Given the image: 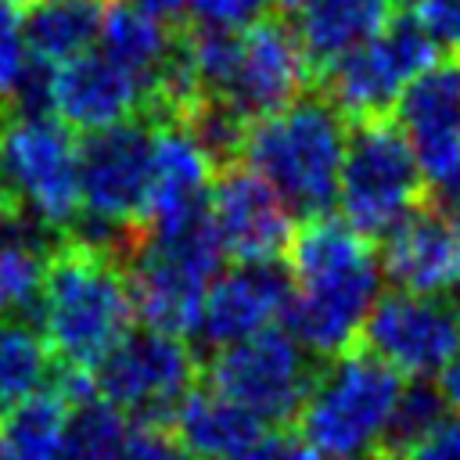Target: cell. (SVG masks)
Listing matches in <instances>:
<instances>
[{
  "label": "cell",
  "mask_w": 460,
  "mask_h": 460,
  "mask_svg": "<svg viewBox=\"0 0 460 460\" xmlns=\"http://www.w3.org/2000/svg\"><path fill=\"white\" fill-rule=\"evenodd\" d=\"M291 298V273L273 262H237L219 270L201 298L194 338L205 349L241 341L262 327H273Z\"/></svg>",
  "instance_id": "cell-16"
},
{
  "label": "cell",
  "mask_w": 460,
  "mask_h": 460,
  "mask_svg": "<svg viewBox=\"0 0 460 460\" xmlns=\"http://www.w3.org/2000/svg\"><path fill=\"white\" fill-rule=\"evenodd\" d=\"M402 460H460V413L446 417L428 438H420Z\"/></svg>",
  "instance_id": "cell-33"
},
{
  "label": "cell",
  "mask_w": 460,
  "mask_h": 460,
  "mask_svg": "<svg viewBox=\"0 0 460 460\" xmlns=\"http://www.w3.org/2000/svg\"><path fill=\"white\" fill-rule=\"evenodd\" d=\"M313 86V65L298 43L295 25L284 14H266L237 29L230 68L219 90L208 97L241 122L262 119Z\"/></svg>",
  "instance_id": "cell-11"
},
{
  "label": "cell",
  "mask_w": 460,
  "mask_h": 460,
  "mask_svg": "<svg viewBox=\"0 0 460 460\" xmlns=\"http://www.w3.org/2000/svg\"><path fill=\"white\" fill-rule=\"evenodd\" d=\"M137 309L126 270L115 255L61 237L40 291V331L58 363L93 370L126 331Z\"/></svg>",
  "instance_id": "cell-3"
},
{
  "label": "cell",
  "mask_w": 460,
  "mask_h": 460,
  "mask_svg": "<svg viewBox=\"0 0 460 460\" xmlns=\"http://www.w3.org/2000/svg\"><path fill=\"white\" fill-rule=\"evenodd\" d=\"M438 50L442 47L410 11H395L377 36L327 61L313 86L345 115V122L385 119L392 115L402 86L442 58Z\"/></svg>",
  "instance_id": "cell-7"
},
{
  "label": "cell",
  "mask_w": 460,
  "mask_h": 460,
  "mask_svg": "<svg viewBox=\"0 0 460 460\" xmlns=\"http://www.w3.org/2000/svg\"><path fill=\"white\" fill-rule=\"evenodd\" d=\"M201 359L183 334L155 327L126 331L122 341L93 367V385L133 424H169L194 392Z\"/></svg>",
  "instance_id": "cell-8"
},
{
  "label": "cell",
  "mask_w": 460,
  "mask_h": 460,
  "mask_svg": "<svg viewBox=\"0 0 460 460\" xmlns=\"http://www.w3.org/2000/svg\"><path fill=\"white\" fill-rule=\"evenodd\" d=\"M392 14H395L392 0H302V7L288 22L295 25L316 79V72L327 61L377 36Z\"/></svg>",
  "instance_id": "cell-23"
},
{
  "label": "cell",
  "mask_w": 460,
  "mask_h": 460,
  "mask_svg": "<svg viewBox=\"0 0 460 460\" xmlns=\"http://www.w3.org/2000/svg\"><path fill=\"white\" fill-rule=\"evenodd\" d=\"M198 25L212 29H244L266 14H273V0H190L187 11Z\"/></svg>",
  "instance_id": "cell-31"
},
{
  "label": "cell",
  "mask_w": 460,
  "mask_h": 460,
  "mask_svg": "<svg viewBox=\"0 0 460 460\" xmlns=\"http://www.w3.org/2000/svg\"><path fill=\"white\" fill-rule=\"evenodd\" d=\"M155 122L140 111L79 137V212L137 226L144 223Z\"/></svg>",
  "instance_id": "cell-12"
},
{
  "label": "cell",
  "mask_w": 460,
  "mask_h": 460,
  "mask_svg": "<svg viewBox=\"0 0 460 460\" xmlns=\"http://www.w3.org/2000/svg\"><path fill=\"white\" fill-rule=\"evenodd\" d=\"M11 208H18V198H14L11 183H7V172H4V158H0V212H11Z\"/></svg>",
  "instance_id": "cell-38"
},
{
  "label": "cell",
  "mask_w": 460,
  "mask_h": 460,
  "mask_svg": "<svg viewBox=\"0 0 460 460\" xmlns=\"http://www.w3.org/2000/svg\"><path fill=\"white\" fill-rule=\"evenodd\" d=\"M406 381L359 341L316 363L291 428L320 456H370Z\"/></svg>",
  "instance_id": "cell-5"
},
{
  "label": "cell",
  "mask_w": 460,
  "mask_h": 460,
  "mask_svg": "<svg viewBox=\"0 0 460 460\" xmlns=\"http://www.w3.org/2000/svg\"><path fill=\"white\" fill-rule=\"evenodd\" d=\"M223 259L226 252L208 208L169 226H140L122 270L144 327L183 338L194 334L201 298L223 270Z\"/></svg>",
  "instance_id": "cell-4"
},
{
  "label": "cell",
  "mask_w": 460,
  "mask_h": 460,
  "mask_svg": "<svg viewBox=\"0 0 460 460\" xmlns=\"http://www.w3.org/2000/svg\"><path fill=\"white\" fill-rule=\"evenodd\" d=\"M392 119L402 129L424 183L453 172L460 165V58H435L417 72L402 86Z\"/></svg>",
  "instance_id": "cell-15"
},
{
  "label": "cell",
  "mask_w": 460,
  "mask_h": 460,
  "mask_svg": "<svg viewBox=\"0 0 460 460\" xmlns=\"http://www.w3.org/2000/svg\"><path fill=\"white\" fill-rule=\"evenodd\" d=\"M291 298L284 331L320 359L359 345L363 320L381 295V262L370 237L341 216H309L288 241Z\"/></svg>",
  "instance_id": "cell-1"
},
{
  "label": "cell",
  "mask_w": 460,
  "mask_h": 460,
  "mask_svg": "<svg viewBox=\"0 0 460 460\" xmlns=\"http://www.w3.org/2000/svg\"><path fill=\"white\" fill-rule=\"evenodd\" d=\"M29 61V47H25V25H22V4L14 0H0V104L11 93L14 79L22 75Z\"/></svg>",
  "instance_id": "cell-29"
},
{
  "label": "cell",
  "mask_w": 460,
  "mask_h": 460,
  "mask_svg": "<svg viewBox=\"0 0 460 460\" xmlns=\"http://www.w3.org/2000/svg\"><path fill=\"white\" fill-rule=\"evenodd\" d=\"M438 392H442L446 406L460 413V352H456V356L438 370Z\"/></svg>",
  "instance_id": "cell-37"
},
{
  "label": "cell",
  "mask_w": 460,
  "mask_h": 460,
  "mask_svg": "<svg viewBox=\"0 0 460 460\" xmlns=\"http://www.w3.org/2000/svg\"><path fill=\"white\" fill-rule=\"evenodd\" d=\"M424 201H428L431 208H438L449 223L460 226V165H456L453 172H446V176L424 183Z\"/></svg>",
  "instance_id": "cell-35"
},
{
  "label": "cell",
  "mask_w": 460,
  "mask_h": 460,
  "mask_svg": "<svg viewBox=\"0 0 460 460\" xmlns=\"http://www.w3.org/2000/svg\"><path fill=\"white\" fill-rule=\"evenodd\" d=\"M381 273L410 295H449L460 288V226L420 201L385 237Z\"/></svg>",
  "instance_id": "cell-17"
},
{
  "label": "cell",
  "mask_w": 460,
  "mask_h": 460,
  "mask_svg": "<svg viewBox=\"0 0 460 460\" xmlns=\"http://www.w3.org/2000/svg\"><path fill=\"white\" fill-rule=\"evenodd\" d=\"M61 234L43 226L22 205L0 212V320L18 316L40 323V291L47 262Z\"/></svg>",
  "instance_id": "cell-20"
},
{
  "label": "cell",
  "mask_w": 460,
  "mask_h": 460,
  "mask_svg": "<svg viewBox=\"0 0 460 460\" xmlns=\"http://www.w3.org/2000/svg\"><path fill=\"white\" fill-rule=\"evenodd\" d=\"M0 158L25 212L65 234L79 216V137L58 115H0Z\"/></svg>",
  "instance_id": "cell-9"
},
{
  "label": "cell",
  "mask_w": 460,
  "mask_h": 460,
  "mask_svg": "<svg viewBox=\"0 0 460 460\" xmlns=\"http://www.w3.org/2000/svg\"><path fill=\"white\" fill-rule=\"evenodd\" d=\"M0 420H4L0 431H4L11 460H58L65 420H68V402L50 385H43L40 392L11 406Z\"/></svg>",
  "instance_id": "cell-26"
},
{
  "label": "cell",
  "mask_w": 460,
  "mask_h": 460,
  "mask_svg": "<svg viewBox=\"0 0 460 460\" xmlns=\"http://www.w3.org/2000/svg\"><path fill=\"white\" fill-rule=\"evenodd\" d=\"M349 122L313 86L291 104L252 119L241 137L237 162L255 169L291 216L309 219L338 201V172L345 158Z\"/></svg>",
  "instance_id": "cell-2"
},
{
  "label": "cell",
  "mask_w": 460,
  "mask_h": 460,
  "mask_svg": "<svg viewBox=\"0 0 460 460\" xmlns=\"http://www.w3.org/2000/svg\"><path fill=\"white\" fill-rule=\"evenodd\" d=\"M446 417H449V406H446L438 385H431L428 377H410L402 395L395 399V406H392V413H388L370 456L374 460H402Z\"/></svg>",
  "instance_id": "cell-27"
},
{
  "label": "cell",
  "mask_w": 460,
  "mask_h": 460,
  "mask_svg": "<svg viewBox=\"0 0 460 460\" xmlns=\"http://www.w3.org/2000/svg\"><path fill=\"white\" fill-rule=\"evenodd\" d=\"M392 4H395V11H410L417 0H392Z\"/></svg>",
  "instance_id": "cell-41"
},
{
  "label": "cell",
  "mask_w": 460,
  "mask_h": 460,
  "mask_svg": "<svg viewBox=\"0 0 460 460\" xmlns=\"http://www.w3.org/2000/svg\"><path fill=\"white\" fill-rule=\"evenodd\" d=\"M208 216L234 262H273L288 252L295 219L277 190L244 162L216 169L208 183Z\"/></svg>",
  "instance_id": "cell-14"
},
{
  "label": "cell",
  "mask_w": 460,
  "mask_h": 460,
  "mask_svg": "<svg viewBox=\"0 0 460 460\" xmlns=\"http://www.w3.org/2000/svg\"><path fill=\"white\" fill-rule=\"evenodd\" d=\"M129 4L165 25H187V11H190V0H129Z\"/></svg>",
  "instance_id": "cell-36"
},
{
  "label": "cell",
  "mask_w": 460,
  "mask_h": 460,
  "mask_svg": "<svg viewBox=\"0 0 460 460\" xmlns=\"http://www.w3.org/2000/svg\"><path fill=\"white\" fill-rule=\"evenodd\" d=\"M104 0H36L22 14L29 58L61 65L93 47L101 32Z\"/></svg>",
  "instance_id": "cell-24"
},
{
  "label": "cell",
  "mask_w": 460,
  "mask_h": 460,
  "mask_svg": "<svg viewBox=\"0 0 460 460\" xmlns=\"http://www.w3.org/2000/svg\"><path fill=\"white\" fill-rule=\"evenodd\" d=\"M205 385L255 413L266 428H291L313 370L302 345L284 327H262L241 341L212 349Z\"/></svg>",
  "instance_id": "cell-10"
},
{
  "label": "cell",
  "mask_w": 460,
  "mask_h": 460,
  "mask_svg": "<svg viewBox=\"0 0 460 460\" xmlns=\"http://www.w3.org/2000/svg\"><path fill=\"white\" fill-rule=\"evenodd\" d=\"M151 180L140 226H169L208 208L212 158L180 119H151Z\"/></svg>",
  "instance_id": "cell-19"
},
{
  "label": "cell",
  "mask_w": 460,
  "mask_h": 460,
  "mask_svg": "<svg viewBox=\"0 0 460 460\" xmlns=\"http://www.w3.org/2000/svg\"><path fill=\"white\" fill-rule=\"evenodd\" d=\"M180 29L183 25H165L144 14L129 0H104L97 40H101V54L111 58L119 68H126L140 83L147 101V93L158 86V79L165 75V68L180 50Z\"/></svg>",
  "instance_id": "cell-22"
},
{
  "label": "cell",
  "mask_w": 460,
  "mask_h": 460,
  "mask_svg": "<svg viewBox=\"0 0 460 460\" xmlns=\"http://www.w3.org/2000/svg\"><path fill=\"white\" fill-rule=\"evenodd\" d=\"M410 14L446 50H460V0H417Z\"/></svg>",
  "instance_id": "cell-32"
},
{
  "label": "cell",
  "mask_w": 460,
  "mask_h": 460,
  "mask_svg": "<svg viewBox=\"0 0 460 460\" xmlns=\"http://www.w3.org/2000/svg\"><path fill=\"white\" fill-rule=\"evenodd\" d=\"M359 341L402 377H431L460 352V302L399 288L381 291L363 320Z\"/></svg>",
  "instance_id": "cell-13"
},
{
  "label": "cell",
  "mask_w": 460,
  "mask_h": 460,
  "mask_svg": "<svg viewBox=\"0 0 460 460\" xmlns=\"http://www.w3.org/2000/svg\"><path fill=\"white\" fill-rule=\"evenodd\" d=\"M50 367H54V356L43 331H36L32 320L4 316L0 320V417L11 406H18L25 395L40 392L50 377Z\"/></svg>",
  "instance_id": "cell-25"
},
{
  "label": "cell",
  "mask_w": 460,
  "mask_h": 460,
  "mask_svg": "<svg viewBox=\"0 0 460 460\" xmlns=\"http://www.w3.org/2000/svg\"><path fill=\"white\" fill-rule=\"evenodd\" d=\"M119 460H194L169 424H133L126 428Z\"/></svg>",
  "instance_id": "cell-30"
},
{
  "label": "cell",
  "mask_w": 460,
  "mask_h": 460,
  "mask_svg": "<svg viewBox=\"0 0 460 460\" xmlns=\"http://www.w3.org/2000/svg\"><path fill=\"white\" fill-rule=\"evenodd\" d=\"M244 460H316V453L295 435V428H277V431H266L262 442L244 456Z\"/></svg>",
  "instance_id": "cell-34"
},
{
  "label": "cell",
  "mask_w": 460,
  "mask_h": 460,
  "mask_svg": "<svg viewBox=\"0 0 460 460\" xmlns=\"http://www.w3.org/2000/svg\"><path fill=\"white\" fill-rule=\"evenodd\" d=\"M169 428L180 435L194 460H244L270 431L255 413L212 392L208 385H194Z\"/></svg>",
  "instance_id": "cell-21"
},
{
  "label": "cell",
  "mask_w": 460,
  "mask_h": 460,
  "mask_svg": "<svg viewBox=\"0 0 460 460\" xmlns=\"http://www.w3.org/2000/svg\"><path fill=\"white\" fill-rule=\"evenodd\" d=\"M126 442V417L101 395L68 410L58 460H119Z\"/></svg>",
  "instance_id": "cell-28"
},
{
  "label": "cell",
  "mask_w": 460,
  "mask_h": 460,
  "mask_svg": "<svg viewBox=\"0 0 460 460\" xmlns=\"http://www.w3.org/2000/svg\"><path fill=\"white\" fill-rule=\"evenodd\" d=\"M298 7H302V0H273V11L284 14V18H291Z\"/></svg>",
  "instance_id": "cell-39"
},
{
  "label": "cell",
  "mask_w": 460,
  "mask_h": 460,
  "mask_svg": "<svg viewBox=\"0 0 460 460\" xmlns=\"http://www.w3.org/2000/svg\"><path fill=\"white\" fill-rule=\"evenodd\" d=\"M424 201L420 165L392 115L349 122L338 172V208L363 237H385L410 208Z\"/></svg>",
  "instance_id": "cell-6"
},
{
  "label": "cell",
  "mask_w": 460,
  "mask_h": 460,
  "mask_svg": "<svg viewBox=\"0 0 460 460\" xmlns=\"http://www.w3.org/2000/svg\"><path fill=\"white\" fill-rule=\"evenodd\" d=\"M144 111L140 83L104 54H79L50 65V115L72 133H93Z\"/></svg>",
  "instance_id": "cell-18"
},
{
  "label": "cell",
  "mask_w": 460,
  "mask_h": 460,
  "mask_svg": "<svg viewBox=\"0 0 460 460\" xmlns=\"http://www.w3.org/2000/svg\"><path fill=\"white\" fill-rule=\"evenodd\" d=\"M316 460H374V456H367V453H363V456H320V453H316Z\"/></svg>",
  "instance_id": "cell-40"
},
{
  "label": "cell",
  "mask_w": 460,
  "mask_h": 460,
  "mask_svg": "<svg viewBox=\"0 0 460 460\" xmlns=\"http://www.w3.org/2000/svg\"><path fill=\"white\" fill-rule=\"evenodd\" d=\"M14 4H36V0H14Z\"/></svg>",
  "instance_id": "cell-42"
}]
</instances>
